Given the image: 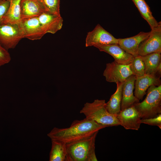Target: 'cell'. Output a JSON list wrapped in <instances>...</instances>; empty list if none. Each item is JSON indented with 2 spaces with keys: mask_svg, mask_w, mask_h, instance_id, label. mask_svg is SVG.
<instances>
[{
  "mask_svg": "<svg viewBox=\"0 0 161 161\" xmlns=\"http://www.w3.org/2000/svg\"><path fill=\"white\" fill-rule=\"evenodd\" d=\"M106 127L86 118L81 120H75L68 128L54 127L47 136L51 140L61 141L67 144L89 136Z\"/></svg>",
  "mask_w": 161,
  "mask_h": 161,
  "instance_id": "obj_1",
  "label": "cell"
},
{
  "mask_svg": "<svg viewBox=\"0 0 161 161\" xmlns=\"http://www.w3.org/2000/svg\"><path fill=\"white\" fill-rule=\"evenodd\" d=\"M98 132L66 144L67 161H97L95 153V141Z\"/></svg>",
  "mask_w": 161,
  "mask_h": 161,
  "instance_id": "obj_2",
  "label": "cell"
},
{
  "mask_svg": "<svg viewBox=\"0 0 161 161\" xmlns=\"http://www.w3.org/2000/svg\"><path fill=\"white\" fill-rule=\"evenodd\" d=\"M104 100H95L92 103H86L80 111L86 118L107 127L120 125L116 116L110 113L106 109Z\"/></svg>",
  "mask_w": 161,
  "mask_h": 161,
  "instance_id": "obj_3",
  "label": "cell"
},
{
  "mask_svg": "<svg viewBox=\"0 0 161 161\" xmlns=\"http://www.w3.org/2000/svg\"><path fill=\"white\" fill-rule=\"evenodd\" d=\"M134 106L141 119L154 117L161 114V85L150 86L145 99Z\"/></svg>",
  "mask_w": 161,
  "mask_h": 161,
  "instance_id": "obj_4",
  "label": "cell"
},
{
  "mask_svg": "<svg viewBox=\"0 0 161 161\" xmlns=\"http://www.w3.org/2000/svg\"><path fill=\"white\" fill-rule=\"evenodd\" d=\"M23 38V32L18 25L10 23L0 25V44L6 50L14 48Z\"/></svg>",
  "mask_w": 161,
  "mask_h": 161,
  "instance_id": "obj_5",
  "label": "cell"
},
{
  "mask_svg": "<svg viewBox=\"0 0 161 161\" xmlns=\"http://www.w3.org/2000/svg\"><path fill=\"white\" fill-rule=\"evenodd\" d=\"M154 53H161V23L151 29L148 37L140 44L138 55L143 56Z\"/></svg>",
  "mask_w": 161,
  "mask_h": 161,
  "instance_id": "obj_6",
  "label": "cell"
},
{
  "mask_svg": "<svg viewBox=\"0 0 161 161\" xmlns=\"http://www.w3.org/2000/svg\"><path fill=\"white\" fill-rule=\"evenodd\" d=\"M103 75L107 81L117 83L124 82L133 74L129 64H120L114 61L106 64Z\"/></svg>",
  "mask_w": 161,
  "mask_h": 161,
  "instance_id": "obj_7",
  "label": "cell"
},
{
  "mask_svg": "<svg viewBox=\"0 0 161 161\" xmlns=\"http://www.w3.org/2000/svg\"><path fill=\"white\" fill-rule=\"evenodd\" d=\"M118 43V39L114 37L98 24L92 30L87 33L85 40V46L86 47Z\"/></svg>",
  "mask_w": 161,
  "mask_h": 161,
  "instance_id": "obj_8",
  "label": "cell"
},
{
  "mask_svg": "<svg viewBox=\"0 0 161 161\" xmlns=\"http://www.w3.org/2000/svg\"><path fill=\"white\" fill-rule=\"evenodd\" d=\"M18 25L22 31L24 38L31 40L40 39L46 34L38 17L22 19Z\"/></svg>",
  "mask_w": 161,
  "mask_h": 161,
  "instance_id": "obj_9",
  "label": "cell"
},
{
  "mask_svg": "<svg viewBox=\"0 0 161 161\" xmlns=\"http://www.w3.org/2000/svg\"><path fill=\"white\" fill-rule=\"evenodd\" d=\"M116 117L120 125L126 129L138 130L141 124V119L134 105L121 110Z\"/></svg>",
  "mask_w": 161,
  "mask_h": 161,
  "instance_id": "obj_10",
  "label": "cell"
},
{
  "mask_svg": "<svg viewBox=\"0 0 161 161\" xmlns=\"http://www.w3.org/2000/svg\"><path fill=\"white\" fill-rule=\"evenodd\" d=\"M94 47L100 51L106 52L112 56L115 62L121 64L129 65L134 57L128 53L117 44L97 45Z\"/></svg>",
  "mask_w": 161,
  "mask_h": 161,
  "instance_id": "obj_11",
  "label": "cell"
},
{
  "mask_svg": "<svg viewBox=\"0 0 161 161\" xmlns=\"http://www.w3.org/2000/svg\"><path fill=\"white\" fill-rule=\"evenodd\" d=\"M151 31L141 32L132 37L118 38V44L126 52L134 57L138 55V48L140 44L149 35Z\"/></svg>",
  "mask_w": 161,
  "mask_h": 161,
  "instance_id": "obj_12",
  "label": "cell"
},
{
  "mask_svg": "<svg viewBox=\"0 0 161 161\" xmlns=\"http://www.w3.org/2000/svg\"><path fill=\"white\" fill-rule=\"evenodd\" d=\"M38 18L46 34H54L62 27L63 20L60 14L46 12L41 15Z\"/></svg>",
  "mask_w": 161,
  "mask_h": 161,
  "instance_id": "obj_13",
  "label": "cell"
},
{
  "mask_svg": "<svg viewBox=\"0 0 161 161\" xmlns=\"http://www.w3.org/2000/svg\"><path fill=\"white\" fill-rule=\"evenodd\" d=\"M20 7L21 20L38 17L47 12L40 0H21Z\"/></svg>",
  "mask_w": 161,
  "mask_h": 161,
  "instance_id": "obj_14",
  "label": "cell"
},
{
  "mask_svg": "<svg viewBox=\"0 0 161 161\" xmlns=\"http://www.w3.org/2000/svg\"><path fill=\"white\" fill-rule=\"evenodd\" d=\"M161 85L160 77L156 76L145 74L136 78L134 83V95L139 100H142L146 91L151 86Z\"/></svg>",
  "mask_w": 161,
  "mask_h": 161,
  "instance_id": "obj_15",
  "label": "cell"
},
{
  "mask_svg": "<svg viewBox=\"0 0 161 161\" xmlns=\"http://www.w3.org/2000/svg\"><path fill=\"white\" fill-rule=\"evenodd\" d=\"M136 78L132 75L124 82L122 87V99L121 104V109L123 110L134 105L139 102L134 95V83Z\"/></svg>",
  "mask_w": 161,
  "mask_h": 161,
  "instance_id": "obj_16",
  "label": "cell"
},
{
  "mask_svg": "<svg viewBox=\"0 0 161 161\" xmlns=\"http://www.w3.org/2000/svg\"><path fill=\"white\" fill-rule=\"evenodd\" d=\"M10 6L6 14L3 16L1 24L10 23L19 25L21 21L20 2L21 0H8Z\"/></svg>",
  "mask_w": 161,
  "mask_h": 161,
  "instance_id": "obj_17",
  "label": "cell"
},
{
  "mask_svg": "<svg viewBox=\"0 0 161 161\" xmlns=\"http://www.w3.org/2000/svg\"><path fill=\"white\" fill-rule=\"evenodd\" d=\"M141 57L144 64L145 74L157 76L158 67L161 64V53H154Z\"/></svg>",
  "mask_w": 161,
  "mask_h": 161,
  "instance_id": "obj_18",
  "label": "cell"
},
{
  "mask_svg": "<svg viewBox=\"0 0 161 161\" xmlns=\"http://www.w3.org/2000/svg\"><path fill=\"white\" fill-rule=\"evenodd\" d=\"M123 82L117 83L115 92L106 103V108L110 113L117 116L121 111L122 87Z\"/></svg>",
  "mask_w": 161,
  "mask_h": 161,
  "instance_id": "obj_19",
  "label": "cell"
},
{
  "mask_svg": "<svg viewBox=\"0 0 161 161\" xmlns=\"http://www.w3.org/2000/svg\"><path fill=\"white\" fill-rule=\"evenodd\" d=\"M49 161H67L66 144L56 140H51Z\"/></svg>",
  "mask_w": 161,
  "mask_h": 161,
  "instance_id": "obj_20",
  "label": "cell"
},
{
  "mask_svg": "<svg viewBox=\"0 0 161 161\" xmlns=\"http://www.w3.org/2000/svg\"><path fill=\"white\" fill-rule=\"evenodd\" d=\"M139 11L142 16L148 23L151 29L159 24L153 16L150 8L145 0H132Z\"/></svg>",
  "mask_w": 161,
  "mask_h": 161,
  "instance_id": "obj_21",
  "label": "cell"
},
{
  "mask_svg": "<svg viewBox=\"0 0 161 161\" xmlns=\"http://www.w3.org/2000/svg\"><path fill=\"white\" fill-rule=\"evenodd\" d=\"M129 65L130 69L136 78L145 74L144 63L141 56L138 55L134 57Z\"/></svg>",
  "mask_w": 161,
  "mask_h": 161,
  "instance_id": "obj_22",
  "label": "cell"
},
{
  "mask_svg": "<svg viewBox=\"0 0 161 161\" xmlns=\"http://www.w3.org/2000/svg\"><path fill=\"white\" fill-rule=\"evenodd\" d=\"M47 12L60 15V0H40Z\"/></svg>",
  "mask_w": 161,
  "mask_h": 161,
  "instance_id": "obj_23",
  "label": "cell"
},
{
  "mask_svg": "<svg viewBox=\"0 0 161 161\" xmlns=\"http://www.w3.org/2000/svg\"><path fill=\"white\" fill-rule=\"evenodd\" d=\"M141 123H144L151 126H157L161 129V114L156 117L149 118L141 119Z\"/></svg>",
  "mask_w": 161,
  "mask_h": 161,
  "instance_id": "obj_24",
  "label": "cell"
},
{
  "mask_svg": "<svg viewBox=\"0 0 161 161\" xmlns=\"http://www.w3.org/2000/svg\"><path fill=\"white\" fill-rule=\"evenodd\" d=\"M11 57L8 51L0 44V67L9 63Z\"/></svg>",
  "mask_w": 161,
  "mask_h": 161,
  "instance_id": "obj_25",
  "label": "cell"
},
{
  "mask_svg": "<svg viewBox=\"0 0 161 161\" xmlns=\"http://www.w3.org/2000/svg\"><path fill=\"white\" fill-rule=\"evenodd\" d=\"M10 4V2L8 0H0V25L3 16L8 10Z\"/></svg>",
  "mask_w": 161,
  "mask_h": 161,
  "instance_id": "obj_26",
  "label": "cell"
}]
</instances>
